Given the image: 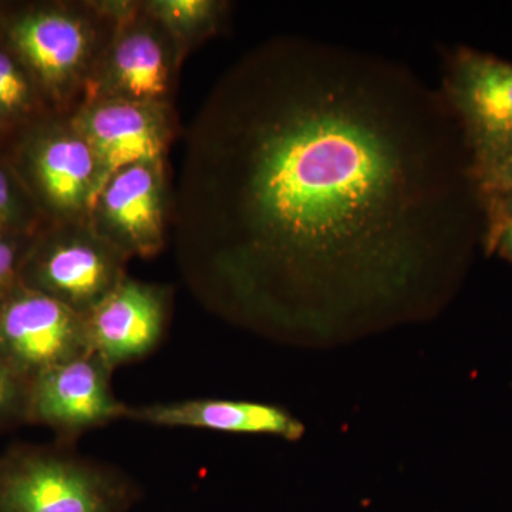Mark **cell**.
Instances as JSON below:
<instances>
[{"label":"cell","instance_id":"6da1fadb","mask_svg":"<svg viewBox=\"0 0 512 512\" xmlns=\"http://www.w3.org/2000/svg\"><path fill=\"white\" fill-rule=\"evenodd\" d=\"M183 143L181 268L252 328L320 338L429 318L483 242L456 117L383 57L266 40L222 74Z\"/></svg>","mask_w":512,"mask_h":512},{"label":"cell","instance_id":"7a4b0ae2","mask_svg":"<svg viewBox=\"0 0 512 512\" xmlns=\"http://www.w3.org/2000/svg\"><path fill=\"white\" fill-rule=\"evenodd\" d=\"M138 0H76L35 6L3 25V40L35 80L53 114L70 116L114 29Z\"/></svg>","mask_w":512,"mask_h":512},{"label":"cell","instance_id":"3957f363","mask_svg":"<svg viewBox=\"0 0 512 512\" xmlns=\"http://www.w3.org/2000/svg\"><path fill=\"white\" fill-rule=\"evenodd\" d=\"M140 490L76 446L16 444L0 456V512H127Z\"/></svg>","mask_w":512,"mask_h":512},{"label":"cell","instance_id":"277c9868","mask_svg":"<svg viewBox=\"0 0 512 512\" xmlns=\"http://www.w3.org/2000/svg\"><path fill=\"white\" fill-rule=\"evenodd\" d=\"M440 93L456 117L474 180L512 160V63L470 46L443 55Z\"/></svg>","mask_w":512,"mask_h":512},{"label":"cell","instance_id":"5b68a950","mask_svg":"<svg viewBox=\"0 0 512 512\" xmlns=\"http://www.w3.org/2000/svg\"><path fill=\"white\" fill-rule=\"evenodd\" d=\"M127 264L87 221L47 224L33 239L20 285L84 316L126 278Z\"/></svg>","mask_w":512,"mask_h":512},{"label":"cell","instance_id":"8992f818","mask_svg":"<svg viewBox=\"0 0 512 512\" xmlns=\"http://www.w3.org/2000/svg\"><path fill=\"white\" fill-rule=\"evenodd\" d=\"M20 153L26 183L37 208L52 224L86 222L100 190V165L72 117L39 120Z\"/></svg>","mask_w":512,"mask_h":512},{"label":"cell","instance_id":"52a82bcc","mask_svg":"<svg viewBox=\"0 0 512 512\" xmlns=\"http://www.w3.org/2000/svg\"><path fill=\"white\" fill-rule=\"evenodd\" d=\"M185 56L170 33L141 8L114 29L84 101L128 100L174 104Z\"/></svg>","mask_w":512,"mask_h":512},{"label":"cell","instance_id":"ba28073f","mask_svg":"<svg viewBox=\"0 0 512 512\" xmlns=\"http://www.w3.org/2000/svg\"><path fill=\"white\" fill-rule=\"evenodd\" d=\"M171 214L170 161H143L121 168L101 185L87 224L128 261L148 259L167 245Z\"/></svg>","mask_w":512,"mask_h":512},{"label":"cell","instance_id":"9c48e42d","mask_svg":"<svg viewBox=\"0 0 512 512\" xmlns=\"http://www.w3.org/2000/svg\"><path fill=\"white\" fill-rule=\"evenodd\" d=\"M113 373L92 350L46 370L30 386L28 424L47 427L59 443L76 446L83 434L127 419L130 406L114 394Z\"/></svg>","mask_w":512,"mask_h":512},{"label":"cell","instance_id":"30bf717a","mask_svg":"<svg viewBox=\"0 0 512 512\" xmlns=\"http://www.w3.org/2000/svg\"><path fill=\"white\" fill-rule=\"evenodd\" d=\"M70 117L96 153L101 185L127 165L168 160L181 134L174 104L92 100Z\"/></svg>","mask_w":512,"mask_h":512},{"label":"cell","instance_id":"8fae6325","mask_svg":"<svg viewBox=\"0 0 512 512\" xmlns=\"http://www.w3.org/2000/svg\"><path fill=\"white\" fill-rule=\"evenodd\" d=\"M83 316L19 285L0 301V357L30 383L89 352Z\"/></svg>","mask_w":512,"mask_h":512},{"label":"cell","instance_id":"7c38bea8","mask_svg":"<svg viewBox=\"0 0 512 512\" xmlns=\"http://www.w3.org/2000/svg\"><path fill=\"white\" fill-rule=\"evenodd\" d=\"M173 288L127 275L83 316L89 349L114 370L153 353L167 330Z\"/></svg>","mask_w":512,"mask_h":512},{"label":"cell","instance_id":"4fadbf2b","mask_svg":"<svg viewBox=\"0 0 512 512\" xmlns=\"http://www.w3.org/2000/svg\"><path fill=\"white\" fill-rule=\"evenodd\" d=\"M128 420L170 429H201L232 434L275 436L298 441L305 426L276 404L229 399H191L130 406Z\"/></svg>","mask_w":512,"mask_h":512},{"label":"cell","instance_id":"5bb4252c","mask_svg":"<svg viewBox=\"0 0 512 512\" xmlns=\"http://www.w3.org/2000/svg\"><path fill=\"white\" fill-rule=\"evenodd\" d=\"M141 8L164 26L187 57L225 28L231 6L225 0H141Z\"/></svg>","mask_w":512,"mask_h":512},{"label":"cell","instance_id":"9a60e30c","mask_svg":"<svg viewBox=\"0 0 512 512\" xmlns=\"http://www.w3.org/2000/svg\"><path fill=\"white\" fill-rule=\"evenodd\" d=\"M53 114L28 69L8 45L0 46V123Z\"/></svg>","mask_w":512,"mask_h":512},{"label":"cell","instance_id":"2e32d148","mask_svg":"<svg viewBox=\"0 0 512 512\" xmlns=\"http://www.w3.org/2000/svg\"><path fill=\"white\" fill-rule=\"evenodd\" d=\"M28 200L20 191L13 171L0 163V237L32 235L45 228V224L36 222L39 215L43 218L45 215Z\"/></svg>","mask_w":512,"mask_h":512},{"label":"cell","instance_id":"e0dca14e","mask_svg":"<svg viewBox=\"0 0 512 512\" xmlns=\"http://www.w3.org/2000/svg\"><path fill=\"white\" fill-rule=\"evenodd\" d=\"M484 214V228L512 218V160L474 180Z\"/></svg>","mask_w":512,"mask_h":512},{"label":"cell","instance_id":"ac0fdd59","mask_svg":"<svg viewBox=\"0 0 512 512\" xmlns=\"http://www.w3.org/2000/svg\"><path fill=\"white\" fill-rule=\"evenodd\" d=\"M32 383L0 357V431L28 424Z\"/></svg>","mask_w":512,"mask_h":512},{"label":"cell","instance_id":"d6986e66","mask_svg":"<svg viewBox=\"0 0 512 512\" xmlns=\"http://www.w3.org/2000/svg\"><path fill=\"white\" fill-rule=\"evenodd\" d=\"M36 235L0 237V301L20 285V272Z\"/></svg>","mask_w":512,"mask_h":512},{"label":"cell","instance_id":"ffe728a7","mask_svg":"<svg viewBox=\"0 0 512 512\" xmlns=\"http://www.w3.org/2000/svg\"><path fill=\"white\" fill-rule=\"evenodd\" d=\"M487 255H498L512 264V218L484 228L483 242Z\"/></svg>","mask_w":512,"mask_h":512}]
</instances>
